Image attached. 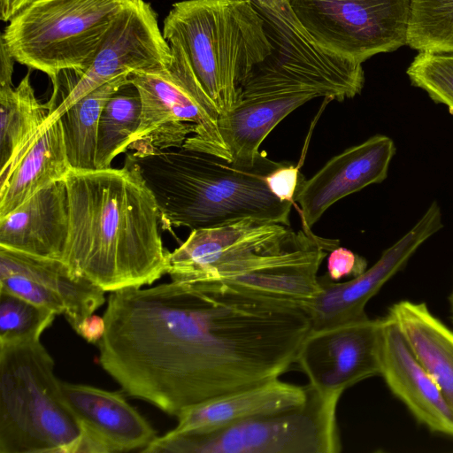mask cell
<instances>
[{
  "mask_svg": "<svg viewBox=\"0 0 453 453\" xmlns=\"http://www.w3.org/2000/svg\"><path fill=\"white\" fill-rule=\"evenodd\" d=\"M103 317V369L129 395L175 417L279 379L311 330L301 307L211 282L117 290Z\"/></svg>",
  "mask_w": 453,
  "mask_h": 453,
  "instance_id": "cell-1",
  "label": "cell"
},
{
  "mask_svg": "<svg viewBox=\"0 0 453 453\" xmlns=\"http://www.w3.org/2000/svg\"><path fill=\"white\" fill-rule=\"evenodd\" d=\"M62 261L105 292L152 284L167 273L157 202L131 154L119 169H71Z\"/></svg>",
  "mask_w": 453,
  "mask_h": 453,
  "instance_id": "cell-2",
  "label": "cell"
},
{
  "mask_svg": "<svg viewBox=\"0 0 453 453\" xmlns=\"http://www.w3.org/2000/svg\"><path fill=\"white\" fill-rule=\"evenodd\" d=\"M131 155L157 202L164 230L214 227L248 218L289 226L293 203L278 199L265 183L281 162L265 151L251 167L184 146Z\"/></svg>",
  "mask_w": 453,
  "mask_h": 453,
  "instance_id": "cell-3",
  "label": "cell"
},
{
  "mask_svg": "<svg viewBox=\"0 0 453 453\" xmlns=\"http://www.w3.org/2000/svg\"><path fill=\"white\" fill-rule=\"evenodd\" d=\"M162 32L180 47L219 114L241 101L244 83L273 50L265 20L248 0L177 2Z\"/></svg>",
  "mask_w": 453,
  "mask_h": 453,
  "instance_id": "cell-4",
  "label": "cell"
},
{
  "mask_svg": "<svg viewBox=\"0 0 453 453\" xmlns=\"http://www.w3.org/2000/svg\"><path fill=\"white\" fill-rule=\"evenodd\" d=\"M40 340L0 345V453H79L81 427Z\"/></svg>",
  "mask_w": 453,
  "mask_h": 453,
  "instance_id": "cell-5",
  "label": "cell"
},
{
  "mask_svg": "<svg viewBox=\"0 0 453 453\" xmlns=\"http://www.w3.org/2000/svg\"><path fill=\"white\" fill-rule=\"evenodd\" d=\"M297 406L259 415L210 431H169L156 437L148 453H338L336 418L340 398L326 396L310 384Z\"/></svg>",
  "mask_w": 453,
  "mask_h": 453,
  "instance_id": "cell-6",
  "label": "cell"
},
{
  "mask_svg": "<svg viewBox=\"0 0 453 453\" xmlns=\"http://www.w3.org/2000/svg\"><path fill=\"white\" fill-rule=\"evenodd\" d=\"M171 62L159 68L131 72L142 114L127 150L142 156L184 146L222 157L219 111L193 74L180 47L169 43Z\"/></svg>",
  "mask_w": 453,
  "mask_h": 453,
  "instance_id": "cell-7",
  "label": "cell"
},
{
  "mask_svg": "<svg viewBox=\"0 0 453 453\" xmlns=\"http://www.w3.org/2000/svg\"><path fill=\"white\" fill-rule=\"evenodd\" d=\"M124 0H34L6 26L1 39L15 61L46 73H83Z\"/></svg>",
  "mask_w": 453,
  "mask_h": 453,
  "instance_id": "cell-8",
  "label": "cell"
},
{
  "mask_svg": "<svg viewBox=\"0 0 453 453\" xmlns=\"http://www.w3.org/2000/svg\"><path fill=\"white\" fill-rule=\"evenodd\" d=\"M265 24L273 50L244 83L241 100L312 93L342 102L360 94L362 64L323 49L302 27Z\"/></svg>",
  "mask_w": 453,
  "mask_h": 453,
  "instance_id": "cell-9",
  "label": "cell"
},
{
  "mask_svg": "<svg viewBox=\"0 0 453 453\" xmlns=\"http://www.w3.org/2000/svg\"><path fill=\"white\" fill-rule=\"evenodd\" d=\"M314 234L303 224L289 226L252 218L191 230L167 258V273L176 282L224 283L257 267L264 257L296 248Z\"/></svg>",
  "mask_w": 453,
  "mask_h": 453,
  "instance_id": "cell-10",
  "label": "cell"
},
{
  "mask_svg": "<svg viewBox=\"0 0 453 453\" xmlns=\"http://www.w3.org/2000/svg\"><path fill=\"white\" fill-rule=\"evenodd\" d=\"M172 49L160 30L157 15L145 0H124L90 65L83 73L68 70L51 81L44 124L59 118L73 104L111 79L131 72L163 67Z\"/></svg>",
  "mask_w": 453,
  "mask_h": 453,
  "instance_id": "cell-11",
  "label": "cell"
},
{
  "mask_svg": "<svg viewBox=\"0 0 453 453\" xmlns=\"http://www.w3.org/2000/svg\"><path fill=\"white\" fill-rule=\"evenodd\" d=\"M320 47L362 64L407 42L411 0H288Z\"/></svg>",
  "mask_w": 453,
  "mask_h": 453,
  "instance_id": "cell-12",
  "label": "cell"
},
{
  "mask_svg": "<svg viewBox=\"0 0 453 453\" xmlns=\"http://www.w3.org/2000/svg\"><path fill=\"white\" fill-rule=\"evenodd\" d=\"M383 319L310 330L296 363L321 395L340 398L349 387L380 374Z\"/></svg>",
  "mask_w": 453,
  "mask_h": 453,
  "instance_id": "cell-13",
  "label": "cell"
},
{
  "mask_svg": "<svg viewBox=\"0 0 453 453\" xmlns=\"http://www.w3.org/2000/svg\"><path fill=\"white\" fill-rule=\"evenodd\" d=\"M441 226V209L434 202L411 230L383 251L371 268L344 282H334L327 274L319 277V291L305 309L311 319V330L368 318L365 311L368 301Z\"/></svg>",
  "mask_w": 453,
  "mask_h": 453,
  "instance_id": "cell-14",
  "label": "cell"
},
{
  "mask_svg": "<svg viewBox=\"0 0 453 453\" xmlns=\"http://www.w3.org/2000/svg\"><path fill=\"white\" fill-rule=\"evenodd\" d=\"M0 290L64 315L74 331L105 302V291L62 260L4 246H0Z\"/></svg>",
  "mask_w": 453,
  "mask_h": 453,
  "instance_id": "cell-15",
  "label": "cell"
},
{
  "mask_svg": "<svg viewBox=\"0 0 453 453\" xmlns=\"http://www.w3.org/2000/svg\"><path fill=\"white\" fill-rule=\"evenodd\" d=\"M83 434L79 453L142 451L157 433L119 392L60 381Z\"/></svg>",
  "mask_w": 453,
  "mask_h": 453,
  "instance_id": "cell-16",
  "label": "cell"
},
{
  "mask_svg": "<svg viewBox=\"0 0 453 453\" xmlns=\"http://www.w3.org/2000/svg\"><path fill=\"white\" fill-rule=\"evenodd\" d=\"M395 153L393 140L376 134L332 157L297 194L303 224L311 228L334 203L382 182Z\"/></svg>",
  "mask_w": 453,
  "mask_h": 453,
  "instance_id": "cell-17",
  "label": "cell"
},
{
  "mask_svg": "<svg viewBox=\"0 0 453 453\" xmlns=\"http://www.w3.org/2000/svg\"><path fill=\"white\" fill-rule=\"evenodd\" d=\"M392 393L431 431L453 437V409L395 324L383 318L380 374Z\"/></svg>",
  "mask_w": 453,
  "mask_h": 453,
  "instance_id": "cell-18",
  "label": "cell"
},
{
  "mask_svg": "<svg viewBox=\"0 0 453 453\" xmlns=\"http://www.w3.org/2000/svg\"><path fill=\"white\" fill-rule=\"evenodd\" d=\"M68 228L67 188L65 180H61L0 219V246L62 260Z\"/></svg>",
  "mask_w": 453,
  "mask_h": 453,
  "instance_id": "cell-19",
  "label": "cell"
},
{
  "mask_svg": "<svg viewBox=\"0 0 453 453\" xmlns=\"http://www.w3.org/2000/svg\"><path fill=\"white\" fill-rule=\"evenodd\" d=\"M71 169L61 121L57 119L44 124L0 170V219L41 189L64 180Z\"/></svg>",
  "mask_w": 453,
  "mask_h": 453,
  "instance_id": "cell-20",
  "label": "cell"
},
{
  "mask_svg": "<svg viewBox=\"0 0 453 453\" xmlns=\"http://www.w3.org/2000/svg\"><path fill=\"white\" fill-rule=\"evenodd\" d=\"M317 97L301 93L241 100L219 117L222 157L242 166H254L262 154L259 147L269 133L293 111Z\"/></svg>",
  "mask_w": 453,
  "mask_h": 453,
  "instance_id": "cell-21",
  "label": "cell"
},
{
  "mask_svg": "<svg viewBox=\"0 0 453 453\" xmlns=\"http://www.w3.org/2000/svg\"><path fill=\"white\" fill-rule=\"evenodd\" d=\"M309 386H297L279 379L240 390L196 405L179 415L174 432L210 431L259 415L303 403Z\"/></svg>",
  "mask_w": 453,
  "mask_h": 453,
  "instance_id": "cell-22",
  "label": "cell"
},
{
  "mask_svg": "<svg viewBox=\"0 0 453 453\" xmlns=\"http://www.w3.org/2000/svg\"><path fill=\"white\" fill-rule=\"evenodd\" d=\"M453 409V331L425 303L401 301L387 315Z\"/></svg>",
  "mask_w": 453,
  "mask_h": 453,
  "instance_id": "cell-23",
  "label": "cell"
},
{
  "mask_svg": "<svg viewBox=\"0 0 453 453\" xmlns=\"http://www.w3.org/2000/svg\"><path fill=\"white\" fill-rule=\"evenodd\" d=\"M128 74L117 76L92 90L59 116L72 169H96L95 156L101 113L110 97L129 81Z\"/></svg>",
  "mask_w": 453,
  "mask_h": 453,
  "instance_id": "cell-24",
  "label": "cell"
},
{
  "mask_svg": "<svg viewBox=\"0 0 453 453\" xmlns=\"http://www.w3.org/2000/svg\"><path fill=\"white\" fill-rule=\"evenodd\" d=\"M49 116L30 82V73L15 88L0 86V166L5 168L41 130Z\"/></svg>",
  "mask_w": 453,
  "mask_h": 453,
  "instance_id": "cell-25",
  "label": "cell"
},
{
  "mask_svg": "<svg viewBox=\"0 0 453 453\" xmlns=\"http://www.w3.org/2000/svg\"><path fill=\"white\" fill-rule=\"evenodd\" d=\"M142 102L137 88L130 82L120 87L107 101L99 119L95 168H111L112 160L127 150L137 131Z\"/></svg>",
  "mask_w": 453,
  "mask_h": 453,
  "instance_id": "cell-26",
  "label": "cell"
},
{
  "mask_svg": "<svg viewBox=\"0 0 453 453\" xmlns=\"http://www.w3.org/2000/svg\"><path fill=\"white\" fill-rule=\"evenodd\" d=\"M406 44L418 52L453 53V0H411Z\"/></svg>",
  "mask_w": 453,
  "mask_h": 453,
  "instance_id": "cell-27",
  "label": "cell"
},
{
  "mask_svg": "<svg viewBox=\"0 0 453 453\" xmlns=\"http://www.w3.org/2000/svg\"><path fill=\"white\" fill-rule=\"evenodd\" d=\"M55 317L48 309L0 290V345L40 340Z\"/></svg>",
  "mask_w": 453,
  "mask_h": 453,
  "instance_id": "cell-28",
  "label": "cell"
},
{
  "mask_svg": "<svg viewBox=\"0 0 453 453\" xmlns=\"http://www.w3.org/2000/svg\"><path fill=\"white\" fill-rule=\"evenodd\" d=\"M406 73L413 86L453 114V53L418 52Z\"/></svg>",
  "mask_w": 453,
  "mask_h": 453,
  "instance_id": "cell-29",
  "label": "cell"
},
{
  "mask_svg": "<svg viewBox=\"0 0 453 453\" xmlns=\"http://www.w3.org/2000/svg\"><path fill=\"white\" fill-rule=\"evenodd\" d=\"M305 177L299 166L282 161L281 164L265 176V183L269 190L282 202H296L297 194Z\"/></svg>",
  "mask_w": 453,
  "mask_h": 453,
  "instance_id": "cell-30",
  "label": "cell"
},
{
  "mask_svg": "<svg viewBox=\"0 0 453 453\" xmlns=\"http://www.w3.org/2000/svg\"><path fill=\"white\" fill-rule=\"evenodd\" d=\"M367 262L351 250L336 247L332 250L327 258V275L332 280L352 275L356 277L366 270Z\"/></svg>",
  "mask_w": 453,
  "mask_h": 453,
  "instance_id": "cell-31",
  "label": "cell"
},
{
  "mask_svg": "<svg viewBox=\"0 0 453 453\" xmlns=\"http://www.w3.org/2000/svg\"><path fill=\"white\" fill-rule=\"evenodd\" d=\"M266 21L282 22L302 27L288 0H248Z\"/></svg>",
  "mask_w": 453,
  "mask_h": 453,
  "instance_id": "cell-32",
  "label": "cell"
},
{
  "mask_svg": "<svg viewBox=\"0 0 453 453\" xmlns=\"http://www.w3.org/2000/svg\"><path fill=\"white\" fill-rule=\"evenodd\" d=\"M75 332L88 342L97 344L105 332L104 319L92 314L81 321Z\"/></svg>",
  "mask_w": 453,
  "mask_h": 453,
  "instance_id": "cell-33",
  "label": "cell"
},
{
  "mask_svg": "<svg viewBox=\"0 0 453 453\" xmlns=\"http://www.w3.org/2000/svg\"><path fill=\"white\" fill-rule=\"evenodd\" d=\"M14 58L8 50L4 41L0 40V86L12 85Z\"/></svg>",
  "mask_w": 453,
  "mask_h": 453,
  "instance_id": "cell-34",
  "label": "cell"
},
{
  "mask_svg": "<svg viewBox=\"0 0 453 453\" xmlns=\"http://www.w3.org/2000/svg\"><path fill=\"white\" fill-rule=\"evenodd\" d=\"M34 0H0V19L4 22H9L27 5Z\"/></svg>",
  "mask_w": 453,
  "mask_h": 453,
  "instance_id": "cell-35",
  "label": "cell"
},
{
  "mask_svg": "<svg viewBox=\"0 0 453 453\" xmlns=\"http://www.w3.org/2000/svg\"><path fill=\"white\" fill-rule=\"evenodd\" d=\"M449 300V305H450L451 319H452V323H453V286H452V289H451Z\"/></svg>",
  "mask_w": 453,
  "mask_h": 453,
  "instance_id": "cell-36",
  "label": "cell"
}]
</instances>
